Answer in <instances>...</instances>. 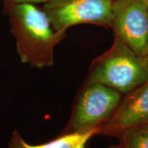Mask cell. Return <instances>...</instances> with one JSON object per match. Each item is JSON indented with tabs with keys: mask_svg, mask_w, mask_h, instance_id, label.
<instances>
[{
	"mask_svg": "<svg viewBox=\"0 0 148 148\" xmlns=\"http://www.w3.org/2000/svg\"><path fill=\"white\" fill-rule=\"evenodd\" d=\"M5 15L9 18L21 62L40 69L52 67L54 48L66 37L67 32H55L45 11L36 4H16Z\"/></svg>",
	"mask_w": 148,
	"mask_h": 148,
	"instance_id": "1",
	"label": "cell"
},
{
	"mask_svg": "<svg viewBox=\"0 0 148 148\" xmlns=\"http://www.w3.org/2000/svg\"><path fill=\"white\" fill-rule=\"evenodd\" d=\"M148 79V57L136 53L119 39L90 64L85 83H100L127 94Z\"/></svg>",
	"mask_w": 148,
	"mask_h": 148,
	"instance_id": "2",
	"label": "cell"
},
{
	"mask_svg": "<svg viewBox=\"0 0 148 148\" xmlns=\"http://www.w3.org/2000/svg\"><path fill=\"white\" fill-rule=\"evenodd\" d=\"M120 92L100 83H84L77 94L69 123L63 133L101 128L121 101Z\"/></svg>",
	"mask_w": 148,
	"mask_h": 148,
	"instance_id": "3",
	"label": "cell"
},
{
	"mask_svg": "<svg viewBox=\"0 0 148 148\" xmlns=\"http://www.w3.org/2000/svg\"><path fill=\"white\" fill-rule=\"evenodd\" d=\"M113 1L47 0L41 8L55 32H67L70 27L81 24L111 28Z\"/></svg>",
	"mask_w": 148,
	"mask_h": 148,
	"instance_id": "4",
	"label": "cell"
},
{
	"mask_svg": "<svg viewBox=\"0 0 148 148\" xmlns=\"http://www.w3.org/2000/svg\"><path fill=\"white\" fill-rule=\"evenodd\" d=\"M111 29L136 53L148 57V8L145 0H114Z\"/></svg>",
	"mask_w": 148,
	"mask_h": 148,
	"instance_id": "5",
	"label": "cell"
},
{
	"mask_svg": "<svg viewBox=\"0 0 148 148\" xmlns=\"http://www.w3.org/2000/svg\"><path fill=\"white\" fill-rule=\"evenodd\" d=\"M148 123V79L122 98L112 116L101 127L100 135L119 137L129 128Z\"/></svg>",
	"mask_w": 148,
	"mask_h": 148,
	"instance_id": "6",
	"label": "cell"
},
{
	"mask_svg": "<svg viewBox=\"0 0 148 148\" xmlns=\"http://www.w3.org/2000/svg\"><path fill=\"white\" fill-rule=\"evenodd\" d=\"M100 131L101 128H95L86 132L62 133L48 143L32 145L27 143L16 129L12 133L8 148H86V144L90 138L98 135Z\"/></svg>",
	"mask_w": 148,
	"mask_h": 148,
	"instance_id": "7",
	"label": "cell"
},
{
	"mask_svg": "<svg viewBox=\"0 0 148 148\" xmlns=\"http://www.w3.org/2000/svg\"><path fill=\"white\" fill-rule=\"evenodd\" d=\"M119 138L118 148H148V123L127 129Z\"/></svg>",
	"mask_w": 148,
	"mask_h": 148,
	"instance_id": "8",
	"label": "cell"
},
{
	"mask_svg": "<svg viewBox=\"0 0 148 148\" xmlns=\"http://www.w3.org/2000/svg\"><path fill=\"white\" fill-rule=\"evenodd\" d=\"M47 0H2L3 2V12L5 15L6 12L12 6L21 3H33V4H38V3H44Z\"/></svg>",
	"mask_w": 148,
	"mask_h": 148,
	"instance_id": "9",
	"label": "cell"
},
{
	"mask_svg": "<svg viewBox=\"0 0 148 148\" xmlns=\"http://www.w3.org/2000/svg\"><path fill=\"white\" fill-rule=\"evenodd\" d=\"M145 2H146V3H147V5L148 8V0H145Z\"/></svg>",
	"mask_w": 148,
	"mask_h": 148,
	"instance_id": "10",
	"label": "cell"
},
{
	"mask_svg": "<svg viewBox=\"0 0 148 148\" xmlns=\"http://www.w3.org/2000/svg\"><path fill=\"white\" fill-rule=\"evenodd\" d=\"M111 148H118V147H111Z\"/></svg>",
	"mask_w": 148,
	"mask_h": 148,
	"instance_id": "11",
	"label": "cell"
}]
</instances>
